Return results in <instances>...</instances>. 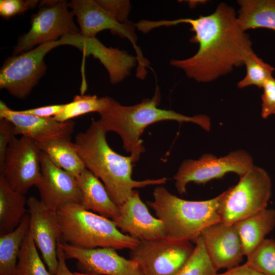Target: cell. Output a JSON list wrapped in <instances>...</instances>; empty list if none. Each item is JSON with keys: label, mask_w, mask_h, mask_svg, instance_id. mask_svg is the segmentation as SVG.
Masks as SVG:
<instances>
[{"label": "cell", "mask_w": 275, "mask_h": 275, "mask_svg": "<svg viewBox=\"0 0 275 275\" xmlns=\"http://www.w3.org/2000/svg\"><path fill=\"white\" fill-rule=\"evenodd\" d=\"M187 23L194 34L189 41L198 44L199 49L190 58L172 59L171 65L183 70L186 76L198 82H207L244 65L253 52L249 35L239 26L234 9L220 3L210 14L196 18L150 21L142 20L138 30L147 33L161 26Z\"/></svg>", "instance_id": "obj_1"}, {"label": "cell", "mask_w": 275, "mask_h": 275, "mask_svg": "<svg viewBox=\"0 0 275 275\" xmlns=\"http://www.w3.org/2000/svg\"><path fill=\"white\" fill-rule=\"evenodd\" d=\"M194 248L190 241L167 238L140 241L130 250V259L138 263L143 275H176Z\"/></svg>", "instance_id": "obj_10"}, {"label": "cell", "mask_w": 275, "mask_h": 275, "mask_svg": "<svg viewBox=\"0 0 275 275\" xmlns=\"http://www.w3.org/2000/svg\"><path fill=\"white\" fill-rule=\"evenodd\" d=\"M244 65L246 73L245 76L237 83L240 89L250 86L262 88L265 82L272 76L275 69L264 62L253 51L245 59Z\"/></svg>", "instance_id": "obj_28"}, {"label": "cell", "mask_w": 275, "mask_h": 275, "mask_svg": "<svg viewBox=\"0 0 275 275\" xmlns=\"http://www.w3.org/2000/svg\"><path fill=\"white\" fill-rule=\"evenodd\" d=\"M15 135L14 125L7 119H0V172L4 167L8 146Z\"/></svg>", "instance_id": "obj_34"}, {"label": "cell", "mask_w": 275, "mask_h": 275, "mask_svg": "<svg viewBox=\"0 0 275 275\" xmlns=\"http://www.w3.org/2000/svg\"><path fill=\"white\" fill-rule=\"evenodd\" d=\"M195 242L191 255L176 275H214L217 271L208 257L201 238L199 236Z\"/></svg>", "instance_id": "obj_30"}, {"label": "cell", "mask_w": 275, "mask_h": 275, "mask_svg": "<svg viewBox=\"0 0 275 275\" xmlns=\"http://www.w3.org/2000/svg\"><path fill=\"white\" fill-rule=\"evenodd\" d=\"M253 166L252 157L243 150L232 151L221 157L206 153L198 160L183 161L173 178L178 192L183 195L186 193V186L190 182L204 184L222 178L229 172L240 176Z\"/></svg>", "instance_id": "obj_9"}, {"label": "cell", "mask_w": 275, "mask_h": 275, "mask_svg": "<svg viewBox=\"0 0 275 275\" xmlns=\"http://www.w3.org/2000/svg\"><path fill=\"white\" fill-rule=\"evenodd\" d=\"M24 195L13 190L0 175V235L14 230L28 212Z\"/></svg>", "instance_id": "obj_24"}, {"label": "cell", "mask_w": 275, "mask_h": 275, "mask_svg": "<svg viewBox=\"0 0 275 275\" xmlns=\"http://www.w3.org/2000/svg\"><path fill=\"white\" fill-rule=\"evenodd\" d=\"M40 162L41 177L36 186L41 201L56 210L68 204H80L81 194L76 177L57 167L42 151Z\"/></svg>", "instance_id": "obj_14"}, {"label": "cell", "mask_w": 275, "mask_h": 275, "mask_svg": "<svg viewBox=\"0 0 275 275\" xmlns=\"http://www.w3.org/2000/svg\"><path fill=\"white\" fill-rule=\"evenodd\" d=\"M119 209L118 215L112 220L123 233L140 241L167 238L163 222L151 214L138 191L134 190Z\"/></svg>", "instance_id": "obj_16"}, {"label": "cell", "mask_w": 275, "mask_h": 275, "mask_svg": "<svg viewBox=\"0 0 275 275\" xmlns=\"http://www.w3.org/2000/svg\"><path fill=\"white\" fill-rule=\"evenodd\" d=\"M78 49L85 54L92 55L100 61L106 69L112 84H118L125 79L138 63L136 57L118 48L107 47L96 37H82Z\"/></svg>", "instance_id": "obj_19"}, {"label": "cell", "mask_w": 275, "mask_h": 275, "mask_svg": "<svg viewBox=\"0 0 275 275\" xmlns=\"http://www.w3.org/2000/svg\"><path fill=\"white\" fill-rule=\"evenodd\" d=\"M66 258L77 260L85 272L98 275H143L137 262L119 255L111 248L86 249L58 241Z\"/></svg>", "instance_id": "obj_15"}, {"label": "cell", "mask_w": 275, "mask_h": 275, "mask_svg": "<svg viewBox=\"0 0 275 275\" xmlns=\"http://www.w3.org/2000/svg\"><path fill=\"white\" fill-rule=\"evenodd\" d=\"M205 250L214 269H229L242 261L244 255L242 244L234 224L218 223L201 232Z\"/></svg>", "instance_id": "obj_17"}, {"label": "cell", "mask_w": 275, "mask_h": 275, "mask_svg": "<svg viewBox=\"0 0 275 275\" xmlns=\"http://www.w3.org/2000/svg\"><path fill=\"white\" fill-rule=\"evenodd\" d=\"M214 275H264L255 270L245 263L242 265H238L223 273L216 272Z\"/></svg>", "instance_id": "obj_36"}, {"label": "cell", "mask_w": 275, "mask_h": 275, "mask_svg": "<svg viewBox=\"0 0 275 275\" xmlns=\"http://www.w3.org/2000/svg\"><path fill=\"white\" fill-rule=\"evenodd\" d=\"M108 101V97L99 98L96 95H76L72 101L64 104L62 111L53 118L58 122H64L90 113L99 114L105 109Z\"/></svg>", "instance_id": "obj_26"}, {"label": "cell", "mask_w": 275, "mask_h": 275, "mask_svg": "<svg viewBox=\"0 0 275 275\" xmlns=\"http://www.w3.org/2000/svg\"><path fill=\"white\" fill-rule=\"evenodd\" d=\"M41 150L33 139L14 137L7 149L4 167L0 172L11 188L25 195L41 177Z\"/></svg>", "instance_id": "obj_12"}, {"label": "cell", "mask_w": 275, "mask_h": 275, "mask_svg": "<svg viewBox=\"0 0 275 275\" xmlns=\"http://www.w3.org/2000/svg\"><path fill=\"white\" fill-rule=\"evenodd\" d=\"M261 95L262 104L261 116L266 119L275 114V78H269L264 84Z\"/></svg>", "instance_id": "obj_33"}, {"label": "cell", "mask_w": 275, "mask_h": 275, "mask_svg": "<svg viewBox=\"0 0 275 275\" xmlns=\"http://www.w3.org/2000/svg\"><path fill=\"white\" fill-rule=\"evenodd\" d=\"M30 217L29 231L51 275H56L58 266V242L61 230L57 211L34 197L27 200Z\"/></svg>", "instance_id": "obj_13"}, {"label": "cell", "mask_w": 275, "mask_h": 275, "mask_svg": "<svg viewBox=\"0 0 275 275\" xmlns=\"http://www.w3.org/2000/svg\"><path fill=\"white\" fill-rule=\"evenodd\" d=\"M271 195V181L263 168L254 165L240 176L238 183L221 194V223H235L267 208Z\"/></svg>", "instance_id": "obj_6"}, {"label": "cell", "mask_w": 275, "mask_h": 275, "mask_svg": "<svg viewBox=\"0 0 275 275\" xmlns=\"http://www.w3.org/2000/svg\"><path fill=\"white\" fill-rule=\"evenodd\" d=\"M63 241L86 249L111 248L131 250L140 242L121 232L113 220L85 209L79 203L57 210Z\"/></svg>", "instance_id": "obj_5"}, {"label": "cell", "mask_w": 275, "mask_h": 275, "mask_svg": "<svg viewBox=\"0 0 275 275\" xmlns=\"http://www.w3.org/2000/svg\"><path fill=\"white\" fill-rule=\"evenodd\" d=\"M235 226L245 256L253 251L275 227V209L266 208L242 219Z\"/></svg>", "instance_id": "obj_21"}, {"label": "cell", "mask_w": 275, "mask_h": 275, "mask_svg": "<svg viewBox=\"0 0 275 275\" xmlns=\"http://www.w3.org/2000/svg\"><path fill=\"white\" fill-rule=\"evenodd\" d=\"M76 178L81 194L80 204L85 209L111 219L118 215L119 206L97 177L86 168Z\"/></svg>", "instance_id": "obj_20"}, {"label": "cell", "mask_w": 275, "mask_h": 275, "mask_svg": "<svg viewBox=\"0 0 275 275\" xmlns=\"http://www.w3.org/2000/svg\"><path fill=\"white\" fill-rule=\"evenodd\" d=\"M237 22L242 31L263 28L275 31V0H239Z\"/></svg>", "instance_id": "obj_23"}, {"label": "cell", "mask_w": 275, "mask_h": 275, "mask_svg": "<svg viewBox=\"0 0 275 275\" xmlns=\"http://www.w3.org/2000/svg\"><path fill=\"white\" fill-rule=\"evenodd\" d=\"M154 200L147 202L165 227L167 238L172 241H195L207 227L221 223L219 206L221 194L209 200L189 201L157 185Z\"/></svg>", "instance_id": "obj_4"}, {"label": "cell", "mask_w": 275, "mask_h": 275, "mask_svg": "<svg viewBox=\"0 0 275 275\" xmlns=\"http://www.w3.org/2000/svg\"><path fill=\"white\" fill-rule=\"evenodd\" d=\"M39 10L31 17V28L18 39L14 53L29 51L37 45L58 40L67 35L80 33L73 12L66 1H42Z\"/></svg>", "instance_id": "obj_7"}, {"label": "cell", "mask_w": 275, "mask_h": 275, "mask_svg": "<svg viewBox=\"0 0 275 275\" xmlns=\"http://www.w3.org/2000/svg\"><path fill=\"white\" fill-rule=\"evenodd\" d=\"M160 94L157 87L152 98H146L133 105H123L108 97L105 109L99 113L98 120L104 129L118 133L123 142L124 149L130 153L134 162L138 161L145 149L141 136L145 128L153 123L163 121L180 123L191 122L206 131L211 127L210 118L204 115L187 116L172 110L158 107Z\"/></svg>", "instance_id": "obj_3"}, {"label": "cell", "mask_w": 275, "mask_h": 275, "mask_svg": "<svg viewBox=\"0 0 275 275\" xmlns=\"http://www.w3.org/2000/svg\"><path fill=\"white\" fill-rule=\"evenodd\" d=\"M104 10L121 23L128 21L131 4L126 0H95Z\"/></svg>", "instance_id": "obj_32"}, {"label": "cell", "mask_w": 275, "mask_h": 275, "mask_svg": "<svg viewBox=\"0 0 275 275\" xmlns=\"http://www.w3.org/2000/svg\"><path fill=\"white\" fill-rule=\"evenodd\" d=\"M37 0H1L0 15L7 19L33 9L39 4Z\"/></svg>", "instance_id": "obj_31"}, {"label": "cell", "mask_w": 275, "mask_h": 275, "mask_svg": "<svg viewBox=\"0 0 275 275\" xmlns=\"http://www.w3.org/2000/svg\"><path fill=\"white\" fill-rule=\"evenodd\" d=\"M35 142L55 165L75 177L86 169L70 139L54 138Z\"/></svg>", "instance_id": "obj_22"}, {"label": "cell", "mask_w": 275, "mask_h": 275, "mask_svg": "<svg viewBox=\"0 0 275 275\" xmlns=\"http://www.w3.org/2000/svg\"><path fill=\"white\" fill-rule=\"evenodd\" d=\"M106 133L99 120L92 119L87 130L76 135L74 144L86 168L101 180L118 206L132 195L134 188L161 185L167 182L165 177L133 180L132 158L114 151L106 141Z\"/></svg>", "instance_id": "obj_2"}, {"label": "cell", "mask_w": 275, "mask_h": 275, "mask_svg": "<svg viewBox=\"0 0 275 275\" xmlns=\"http://www.w3.org/2000/svg\"><path fill=\"white\" fill-rule=\"evenodd\" d=\"M64 104H53L20 111L21 113L41 118H51L58 114Z\"/></svg>", "instance_id": "obj_35"}, {"label": "cell", "mask_w": 275, "mask_h": 275, "mask_svg": "<svg viewBox=\"0 0 275 275\" xmlns=\"http://www.w3.org/2000/svg\"><path fill=\"white\" fill-rule=\"evenodd\" d=\"M67 44L66 38L62 37L9 57L0 70V88L6 89L16 98H26L46 72L45 54L56 47Z\"/></svg>", "instance_id": "obj_8"}, {"label": "cell", "mask_w": 275, "mask_h": 275, "mask_svg": "<svg viewBox=\"0 0 275 275\" xmlns=\"http://www.w3.org/2000/svg\"><path fill=\"white\" fill-rule=\"evenodd\" d=\"M76 275H98L93 273L88 272H74Z\"/></svg>", "instance_id": "obj_38"}, {"label": "cell", "mask_w": 275, "mask_h": 275, "mask_svg": "<svg viewBox=\"0 0 275 275\" xmlns=\"http://www.w3.org/2000/svg\"><path fill=\"white\" fill-rule=\"evenodd\" d=\"M68 6L76 16L79 26L80 34L85 38H95L100 32L109 30L113 34L127 38L132 44L136 53V73H147L148 61L145 59L136 44L135 23L131 21L121 23L101 7L95 0H72Z\"/></svg>", "instance_id": "obj_11"}, {"label": "cell", "mask_w": 275, "mask_h": 275, "mask_svg": "<svg viewBox=\"0 0 275 275\" xmlns=\"http://www.w3.org/2000/svg\"><path fill=\"white\" fill-rule=\"evenodd\" d=\"M0 119L11 122L15 127L16 135H21L40 142L54 138H71L75 126L72 121L61 122L53 117L41 118L25 114L9 108L0 101Z\"/></svg>", "instance_id": "obj_18"}, {"label": "cell", "mask_w": 275, "mask_h": 275, "mask_svg": "<svg viewBox=\"0 0 275 275\" xmlns=\"http://www.w3.org/2000/svg\"><path fill=\"white\" fill-rule=\"evenodd\" d=\"M26 214L13 231L0 236V275H16L17 261L21 245L29 230Z\"/></svg>", "instance_id": "obj_25"}, {"label": "cell", "mask_w": 275, "mask_h": 275, "mask_svg": "<svg viewBox=\"0 0 275 275\" xmlns=\"http://www.w3.org/2000/svg\"><path fill=\"white\" fill-rule=\"evenodd\" d=\"M16 273V275H51L39 255L29 230L21 246Z\"/></svg>", "instance_id": "obj_27"}, {"label": "cell", "mask_w": 275, "mask_h": 275, "mask_svg": "<svg viewBox=\"0 0 275 275\" xmlns=\"http://www.w3.org/2000/svg\"><path fill=\"white\" fill-rule=\"evenodd\" d=\"M57 255L58 259V266L56 275H76L75 273L71 272L68 268L66 263V257L65 253L58 242Z\"/></svg>", "instance_id": "obj_37"}, {"label": "cell", "mask_w": 275, "mask_h": 275, "mask_svg": "<svg viewBox=\"0 0 275 275\" xmlns=\"http://www.w3.org/2000/svg\"><path fill=\"white\" fill-rule=\"evenodd\" d=\"M246 263L264 275H275V239H264L246 256Z\"/></svg>", "instance_id": "obj_29"}]
</instances>
